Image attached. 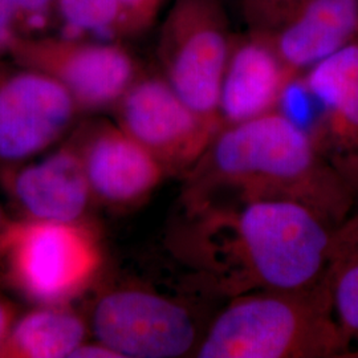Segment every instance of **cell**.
Segmentation results:
<instances>
[{
  "label": "cell",
  "instance_id": "6da1fadb",
  "mask_svg": "<svg viewBox=\"0 0 358 358\" xmlns=\"http://www.w3.org/2000/svg\"><path fill=\"white\" fill-rule=\"evenodd\" d=\"M192 207L195 257L224 291L306 292L327 284L333 231L315 208L288 199Z\"/></svg>",
  "mask_w": 358,
  "mask_h": 358
},
{
  "label": "cell",
  "instance_id": "7a4b0ae2",
  "mask_svg": "<svg viewBox=\"0 0 358 358\" xmlns=\"http://www.w3.org/2000/svg\"><path fill=\"white\" fill-rule=\"evenodd\" d=\"M196 164L198 192L226 189L235 201L288 199L328 220L350 207L341 174L315 140L278 110L217 131Z\"/></svg>",
  "mask_w": 358,
  "mask_h": 358
},
{
  "label": "cell",
  "instance_id": "3957f363",
  "mask_svg": "<svg viewBox=\"0 0 358 358\" xmlns=\"http://www.w3.org/2000/svg\"><path fill=\"white\" fill-rule=\"evenodd\" d=\"M332 312L328 284L306 292L241 294L213 321L194 356L332 357L346 344Z\"/></svg>",
  "mask_w": 358,
  "mask_h": 358
},
{
  "label": "cell",
  "instance_id": "277c9868",
  "mask_svg": "<svg viewBox=\"0 0 358 358\" xmlns=\"http://www.w3.org/2000/svg\"><path fill=\"white\" fill-rule=\"evenodd\" d=\"M0 259L15 289L38 306L69 304L103 267V248L88 220H10Z\"/></svg>",
  "mask_w": 358,
  "mask_h": 358
},
{
  "label": "cell",
  "instance_id": "5b68a950",
  "mask_svg": "<svg viewBox=\"0 0 358 358\" xmlns=\"http://www.w3.org/2000/svg\"><path fill=\"white\" fill-rule=\"evenodd\" d=\"M231 47L229 22L219 0L173 1L159 34L165 78L196 115L217 127Z\"/></svg>",
  "mask_w": 358,
  "mask_h": 358
},
{
  "label": "cell",
  "instance_id": "8992f818",
  "mask_svg": "<svg viewBox=\"0 0 358 358\" xmlns=\"http://www.w3.org/2000/svg\"><path fill=\"white\" fill-rule=\"evenodd\" d=\"M10 59L59 83L81 113L115 108L140 76L134 57L120 41L62 32L17 36Z\"/></svg>",
  "mask_w": 358,
  "mask_h": 358
},
{
  "label": "cell",
  "instance_id": "52a82bcc",
  "mask_svg": "<svg viewBox=\"0 0 358 358\" xmlns=\"http://www.w3.org/2000/svg\"><path fill=\"white\" fill-rule=\"evenodd\" d=\"M90 331L121 358H178L195 352L196 325L177 300L138 287L100 294L92 308Z\"/></svg>",
  "mask_w": 358,
  "mask_h": 358
},
{
  "label": "cell",
  "instance_id": "ba28073f",
  "mask_svg": "<svg viewBox=\"0 0 358 358\" xmlns=\"http://www.w3.org/2000/svg\"><path fill=\"white\" fill-rule=\"evenodd\" d=\"M81 115L71 94L36 69L0 59V169L45 153Z\"/></svg>",
  "mask_w": 358,
  "mask_h": 358
},
{
  "label": "cell",
  "instance_id": "9c48e42d",
  "mask_svg": "<svg viewBox=\"0 0 358 358\" xmlns=\"http://www.w3.org/2000/svg\"><path fill=\"white\" fill-rule=\"evenodd\" d=\"M115 109L117 124L166 171L198 162L220 128L196 115L165 77L138 76Z\"/></svg>",
  "mask_w": 358,
  "mask_h": 358
},
{
  "label": "cell",
  "instance_id": "30bf717a",
  "mask_svg": "<svg viewBox=\"0 0 358 358\" xmlns=\"http://www.w3.org/2000/svg\"><path fill=\"white\" fill-rule=\"evenodd\" d=\"M94 203L130 208L145 202L166 169L118 124L90 122L72 131Z\"/></svg>",
  "mask_w": 358,
  "mask_h": 358
},
{
  "label": "cell",
  "instance_id": "8fae6325",
  "mask_svg": "<svg viewBox=\"0 0 358 358\" xmlns=\"http://www.w3.org/2000/svg\"><path fill=\"white\" fill-rule=\"evenodd\" d=\"M1 185L22 217L52 222L87 220L94 198L71 136L38 161L0 169Z\"/></svg>",
  "mask_w": 358,
  "mask_h": 358
},
{
  "label": "cell",
  "instance_id": "7c38bea8",
  "mask_svg": "<svg viewBox=\"0 0 358 358\" xmlns=\"http://www.w3.org/2000/svg\"><path fill=\"white\" fill-rule=\"evenodd\" d=\"M260 35L268 38L291 71H308L357 41L358 0H303Z\"/></svg>",
  "mask_w": 358,
  "mask_h": 358
},
{
  "label": "cell",
  "instance_id": "4fadbf2b",
  "mask_svg": "<svg viewBox=\"0 0 358 358\" xmlns=\"http://www.w3.org/2000/svg\"><path fill=\"white\" fill-rule=\"evenodd\" d=\"M297 75L260 34L232 43L222 83L219 115L229 125L276 110L285 83Z\"/></svg>",
  "mask_w": 358,
  "mask_h": 358
},
{
  "label": "cell",
  "instance_id": "5bb4252c",
  "mask_svg": "<svg viewBox=\"0 0 358 358\" xmlns=\"http://www.w3.org/2000/svg\"><path fill=\"white\" fill-rule=\"evenodd\" d=\"M304 78L322 115L321 152L332 146L358 155V41L309 68Z\"/></svg>",
  "mask_w": 358,
  "mask_h": 358
},
{
  "label": "cell",
  "instance_id": "9a60e30c",
  "mask_svg": "<svg viewBox=\"0 0 358 358\" xmlns=\"http://www.w3.org/2000/svg\"><path fill=\"white\" fill-rule=\"evenodd\" d=\"M90 331V324L69 304L38 306L17 316L0 358H71Z\"/></svg>",
  "mask_w": 358,
  "mask_h": 358
},
{
  "label": "cell",
  "instance_id": "2e32d148",
  "mask_svg": "<svg viewBox=\"0 0 358 358\" xmlns=\"http://www.w3.org/2000/svg\"><path fill=\"white\" fill-rule=\"evenodd\" d=\"M327 284L337 321L358 334V213L333 231Z\"/></svg>",
  "mask_w": 358,
  "mask_h": 358
},
{
  "label": "cell",
  "instance_id": "e0dca14e",
  "mask_svg": "<svg viewBox=\"0 0 358 358\" xmlns=\"http://www.w3.org/2000/svg\"><path fill=\"white\" fill-rule=\"evenodd\" d=\"M55 3L62 34L117 41L124 38L118 0H55Z\"/></svg>",
  "mask_w": 358,
  "mask_h": 358
},
{
  "label": "cell",
  "instance_id": "ac0fdd59",
  "mask_svg": "<svg viewBox=\"0 0 358 358\" xmlns=\"http://www.w3.org/2000/svg\"><path fill=\"white\" fill-rule=\"evenodd\" d=\"M276 110L319 145L322 130L320 106L304 77L294 75L282 88ZM320 148V146H319Z\"/></svg>",
  "mask_w": 358,
  "mask_h": 358
},
{
  "label": "cell",
  "instance_id": "d6986e66",
  "mask_svg": "<svg viewBox=\"0 0 358 358\" xmlns=\"http://www.w3.org/2000/svg\"><path fill=\"white\" fill-rule=\"evenodd\" d=\"M19 36L50 34L57 27L55 0H10Z\"/></svg>",
  "mask_w": 358,
  "mask_h": 358
},
{
  "label": "cell",
  "instance_id": "ffe728a7",
  "mask_svg": "<svg viewBox=\"0 0 358 358\" xmlns=\"http://www.w3.org/2000/svg\"><path fill=\"white\" fill-rule=\"evenodd\" d=\"M244 13L256 34H266L303 0H243Z\"/></svg>",
  "mask_w": 358,
  "mask_h": 358
},
{
  "label": "cell",
  "instance_id": "44dd1931",
  "mask_svg": "<svg viewBox=\"0 0 358 358\" xmlns=\"http://www.w3.org/2000/svg\"><path fill=\"white\" fill-rule=\"evenodd\" d=\"M167 0H118L122 36L137 35L153 24Z\"/></svg>",
  "mask_w": 358,
  "mask_h": 358
},
{
  "label": "cell",
  "instance_id": "7402d4cb",
  "mask_svg": "<svg viewBox=\"0 0 358 358\" xmlns=\"http://www.w3.org/2000/svg\"><path fill=\"white\" fill-rule=\"evenodd\" d=\"M19 36L10 0H0V59L10 57L13 41Z\"/></svg>",
  "mask_w": 358,
  "mask_h": 358
},
{
  "label": "cell",
  "instance_id": "603a6c76",
  "mask_svg": "<svg viewBox=\"0 0 358 358\" xmlns=\"http://www.w3.org/2000/svg\"><path fill=\"white\" fill-rule=\"evenodd\" d=\"M17 316L16 306L8 297L0 294V349L11 332Z\"/></svg>",
  "mask_w": 358,
  "mask_h": 358
},
{
  "label": "cell",
  "instance_id": "cb8c5ba5",
  "mask_svg": "<svg viewBox=\"0 0 358 358\" xmlns=\"http://www.w3.org/2000/svg\"><path fill=\"white\" fill-rule=\"evenodd\" d=\"M71 358H121L113 349L100 341H85L72 353Z\"/></svg>",
  "mask_w": 358,
  "mask_h": 358
},
{
  "label": "cell",
  "instance_id": "d4e9b609",
  "mask_svg": "<svg viewBox=\"0 0 358 358\" xmlns=\"http://www.w3.org/2000/svg\"><path fill=\"white\" fill-rule=\"evenodd\" d=\"M8 223H10V219H7L4 211H3V208L0 207V242H1V238H3V235H4V231L7 229Z\"/></svg>",
  "mask_w": 358,
  "mask_h": 358
}]
</instances>
